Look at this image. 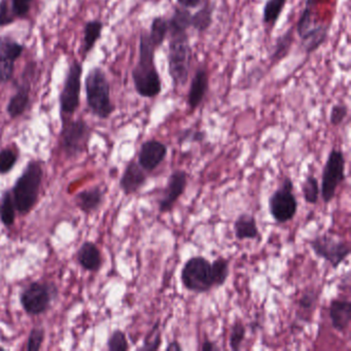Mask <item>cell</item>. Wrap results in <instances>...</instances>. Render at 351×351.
<instances>
[{
    "instance_id": "1",
    "label": "cell",
    "mask_w": 351,
    "mask_h": 351,
    "mask_svg": "<svg viewBox=\"0 0 351 351\" xmlns=\"http://www.w3.org/2000/svg\"><path fill=\"white\" fill-rule=\"evenodd\" d=\"M156 51L148 32L142 31L140 36V58L132 70L134 88L140 97L155 98L162 92V79L155 61Z\"/></svg>"
},
{
    "instance_id": "2",
    "label": "cell",
    "mask_w": 351,
    "mask_h": 351,
    "mask_svg": "<svg viewBox=\"0 0 351 351\" xmlns=\"http://www.w3.org/2000/svg\"><path fill=\"white\" fill-rule=\"evenodd\" d=\"M86 98L89 109L99 119L106 120L114 112L110 97V83L105 71L95 66L88 71L85 79Z\"/></svg>"
},
{
    "instance_id": "3",
    "label": "cell",
    "mask_w": 351,
    "mask_h": 351,
    "mask_svg": "<svg viewBox=\"0 0 351 351\" xmlns=\"http://www.w3.org/2000/svg\"><path fill=\"white\" fill-rule=\"evenodd\" d=\"M168 73L174 87H185L190 77L193 51L187 32L169 34Z\"/></svg>"
},
{
    "instance_id": "4",
    "label": "cell",
    "mask_w": 351,
    "mask_h": 351,
    "mask_svg": "<svg viewBox=\"0 0 351 351\" xmlns=\"http://www.w3.org/2000/svg\"><path fill=\"white\" fill-rule=\"evenodd\" d=\"M44 170L38 161H30L13 187L16 209L21 214L30 211L38 201Z\"/></svg>"
},
{
    "instance_id": "5",
    "label": "cell",
    "mask_w": 351,
    "mask_h": 351,
    "mask_svg": "<svg viewBox=\"0 0 351 351\" xmlns=\"http://www.w3.org/2000/svg\"><path fill=\"white\" fill-rule=\"evenodd\" d=\"M181 279L187 291L196 294L207 293L214 287L211 263L201 256L189 259L181 269Z\"/></svg>"
},
{
    "instance_id": "6",
    "label": "cell",
    "mask_w": 351,
    "mask_h": 351,
    "mask_svg": "<svg viewBox=\"0 0 351 351\" xmlns=\"http://www.w3.org/2000/svg\"><path fill=\"white\" fill-rule=\"evenodd\" d=\"M81 75L83 66L77 60H73L69 65L63 83L62 90L59 95L61 119H68L73 116L81 104Z\"/></svg>"
},
{
    "instance_id": "7",
    "label": "cell",
    "mask_w": 351,
    "mask_h": 351,
    "mask_svg": "<svg viewBox=\"0 0 351 351\" xmlns=\"http://www.w3.org/2000/svg\"><path fill=\"white\" fill-rule=\"evenodd\" d=\"M345 169H346V160H345L344 153L338 148H333L328 154L322 170L320 195L324 203L328 204L334 199L339 185L346 179Z\"/></svg>"
},
{
    "instance_id": "8",
    "label": "cell",
    "mask_w": 351,
    "mask_h": 351,
    "mask_svg": "<svg viewBox=\"0 0 351 351\" xmlns=\"http://www.w3.org/2000/svg\"><path fill=\"white\" fill-rule=\"evenodd\" d=\"M298 211V200L294 194V183L285 177L278 189L269 198V212L275 222L285 224L295 218Z\"/></svg>"
},
{
    "instance_id": "9",
    "label": "cell",
    "mask_w": 351,
    "mask_h": 351,
    "mask_svg": "<svg viewBox=\"0 0 351 351\" xmlns=\"http://www.w3.org/2000/svg\"><path fill=\"white\" fill-rule=\"evenodd\" d=\"M91 138V128L83 119L62 120L60 146L68 158L81 154L87 148Z\"/></svg>"
},
{
    "instance_id": "10",
    "label": "cell",
    "mask_w": 351,
    "mask_h": 351,
    "mask_svg": "<svg viewBox=\"0 0 351 351\" xmlns=\"http://www.w3.org/2000/svg\"><path fill=\"white\" fill-rule=\"evenodd\" d=\"M308 244L316 257L324 259L334 269L338 268L350 255V248L346 242L328 234L316 236Z\"/></svg>"
},
{
    "instance_id": "11",
    "label": "cell",
    "mask_w": 351,
    "mask_h": 351,
    "mask_svg": "<svg viewBox=\"0 0 351 351\" xmlns=\"http://www.w3.org/2000/svg\"><path fill=\"white\" fill-rule=\"evenodd\" d=\"M56 294L57 289L53 285L36 281L24 289L20 300L26 313L40 315L50 308L51 302Z\"/></svg>"
},
{
    "instance_id": "12",
    "label": "cell",
    "mask_w": 351,
    "mask_h": 351,
    "mask_svg": "<svg viewBox=\"0 0 351 351\" xmlns=\"http://www.w3.org/2000/svg\"><path fill=\"white\" fill-rule=\"evenodd\" d=\"M25 46L11 36H0V83H7L13 79L15 63L23 55Z\"/></svg>"
},
{
    "instance_id": "13",
    "label": "cell",
    "mask_w": 351,
    "mask_h": 351,
    "mask_svg": "<svg viewBox=\"0 0 351 351\" xmlns=\"http://www.w3.org/2000/svg\"><path fill=\"white\" fill-rule=\"evenodd\" d=\"M36 71V63L31 62L24 68L21 83L16 86V93L10 98L7 112L12 119H17L27 110L31 93V79Z\"/></svg>"
},
{
    "instance_id": "14",
    "label": "cell",
    "mask_w": 351,
    "mask_h": 351,
    "mask_svg": "<svg viewBox=\"0 0 351 351\" xmlns=\"http://www.w3.org/2000/svg\"><path fill=\"white\" fill-rule=\"evenodd\" d=\"M187 177H189L187 173L181 169H177L169 175L166 187L163 190L158 201L160 213H166L172 210L177 200L183 195L187 189Z\"/></svg>"
},
{
    "instance_id": "15",
    "label": "cell",
    "mask_w": 351,
    "mask_h": 351,
    "mask_svg": "<svg viewBox=\"0 0 351 351\" xmlns=\"http://www.w3.org/2000/svg\"><path fill=\"white\" fill-rule=\"evenodd\" d=\"M168 148L160 140H150L144 142L138 153V164L146 173L156 170L166 159Z\"/></svg>"
},
{
    "instance_id": "16",
    "label": "cell",
    "mask_w": 351,
    "mask_h": 351,
    "mask_svg": "<svg viewBox=\"0 0 351 351\" xmlns=\"http://www.w3.org/2000/svg\"><path fill=\"white\" fill-rule=\"evenodd\" d=\"M148 181V174L138 162L131 161L126 166L120 179V187L125 195L129 196L140 191Z\"/></svg>"
},
{
    "instance_id": "17",
    "label": "cell",
    "mask_w": 351,
    "mask_h": 351,
    "mask_svg": "<svg viewBox=\"0 0 351 351\" xmlns=\"http://www.w3.org/2000/svg\"><path fill=\"white\" fill-rule=\"evenodd\" d=\"M209 86V75L205 66H200L192 79L187 94V105L192 110L196 109L205 98Z\"/></svg>"
},
{
    "instance_id": "18",
    "label": "cell",
    "mask_w": 351,
    "mask_h": 351,
    "mask_svg": "<svg viewBox=\"0 0 351 351\" xmlns=\"http://www.w3.org/2000/svg\"><path fill=\"white\" fill-rule=\"evenodd\" d=\"M333 328L339 333L348 330L351 322V302L349 300H332L328 309Z\"/></svg>"
},
{
    "instance_id": "19",
    "label": "cell",
    "mask_w": 351,
    "mask_h": 351,
    "mask_svg": "<svg viewBox=\"0 0 351 351\" xmlns=\"http://www.w3.org/2000/svg\"><path fill=\"white\" fill-rule=\"evenodd\" d=\"M234 234L238 240H254L260 238V231L254 216L242 213L234 222Z\"/></svg>"
},
{
    "instance_id": "20",
    "label": "cell",
    "mask_w": 351,
    "mask_h": 351,
    "mask_svg": "<svg viewBox=\"0 0 351 351\" xmlns=\"http://www.w3.org/2000/svg\"><path fill=\"white\" fill-rule=\"evenodd\" d=\"M77 260L86 270L98 271L102 265L101 252L93 242H85L77 252Z\"/></svg>"
},
{
    "instance_id": "21",
    "label": "cell",
    "mask_w": 351,
    "mask_h": 351,
    "mask_svg": "<svg viewBox=\"0 0 351 351\" xmlns=\"http://www.w3.org/2000/svg\"><path fill=\"white\" fill-rule=\"evenodd\" d=\"M103 28V22L100 20H91L83 26V48H81V56L83 60L95 48L98 40L101 38Z\"/></svg>"
},
{
    "instance_id": "22",
    "label": "cell",
    "mask_w": 351,
    "mask_h": 351,
    "mask_svg": "<svg viewBox=\"0 0 351 351\" xmlns=\"http://www.w3.org/2000/svg\"><path fill=\"white\" fill-rule=\"evenodd\" d=\"M103 201V192L99 187L79 192L75 198V205L85 212L95 211Z\"/></svg>"
},
{
    "instance_id": "23",
    "label": "cell",
    "mask_w": 351,
    "mask_h": 351,
    "mask_svg": "<svg viewBox=\"0 0 351 351\" xmlns=\"http://www.w3.org/2000/svg\"><path fill=\"white\" fill-rule=\"evenodd\" d=\"M328 30H330V26L328 25H316L313 29L309 30L307 34L301 36L300 40H301L304 50L308 54H311V53L317 51L326 42L328 36Z\"/></svg>"
},
{
    "instance_id": "24",
    "label": "cell",
    "mask_w": 351,
    "mask_h": 351,
    "mask_svg": "<svg viewBox=\"0 0 351 351\" xmlns=\"http://www.w3.org/2000/svg\"><path fill=\"white\" fill-rule=\"evenodd\" d=\"M192 13L183 8H175L172 16L168 21V34L187 32L191 27Z\"/></svg>"
},
{
    "instance_id": "25",
    "label": "cell",
    "mask_w": 351,
    "mask_h": 351,
    "mask_svg": "<svg viewBox=\"0 0 351 351\" xmlns=\"http://www.w3.org/2000/svg\"><path fill=\"white\" fill-rule=\"evenodd\" d=\"M293 42L294 31L293 28H291V29L285 32L283 36L277 38L276 42H275L274 48H273L272 54H271L270 56V60L274 63L279 62V61L283 60L285 57H287V55H289L291 46H293Z\"/></svg>"
},
{
    "instance_id": "26",
    "label": "cell",
    "mask_w": 351,
    "mask_h": 351,
    "mask_svg": "<svg viewBox=\"0 0 351 351\" xmlns=\"http://www.w3.org/2000/svg\"><path fill=\"white\" fill-rule=\"evenodd\" d=\"M168 36V21L164 17H156L153 19L151 23L150 36L151 42L153 46L156 49L160 48L164 44Z\"/></svg>"
},
{
    "instance_id": "27",
    "label": "cell",
    "mask_w": 351,
    "mask_h": 351,
    "mask_svg": "<svg viewBox=\"0 0 351 351\" xmlns=\"http://www.w3.org/2000/svg\"><path fill=\"white\" fill-rule=\"evenodd\" d=\"M213 11V7L209 3H206L203 8L192 15L191 27L198 32H205L209 29L212 24Z\"/></svg>"
},
{
    "instance_id": "28",
    "label": "cell",
    "mask_w": 351,
    "mask_h": 351,
    "mask_svg": "<svg viewBox=\"0 0 351 351\" xmlns=\"http://www.w3.org/2000/svg\"><path fill=\"white\" fill-rule=\"evenodd\" d=\"M287 0H267L263 11V22L271 28L274 27L283 14Z\"/></svg>"
},
{
    "instance_id": "29",
    "label": "cell",
    "mask_w": 351,
    "mask_h": 351,
    "mask_svg": "<svg viewBox=\"0 0 351 351\" xmlns=\"http://www.w3.org/2000/svg\"><path fill=\"white\" fill-rule=\"evenodd\" d=\"M212 281L214 287H222L230 274V261L224 257H218L211 263Z\"/></svg>"
},
{
    "instance_id": "30",
    "label": "cell",
    "mask_w": 351,
    "mask_h": 351,
    "mask_svg": "<svg viewBox=\"0 0 351 351\" xmlns=\"http://www.w3.org/2000/svg\"><path fill=\"white\" fill-rule=\"evenodd\" d=\"M16 220V205L13 194L7 191L0 202V220L7 226H13Z\"/></svg>"
},
{
    "instance_id": "31",
    "label": "cell",
    "mask_w": 351,
    "mask_h": 351,
    "mask_svg": "<svg viewBox=\"0 0 351 351\" xmlns=\"http://www.w3.org/2000/svg\"><path fill=\"white\" fill-rule=\"evenodd\" d=\"M302 194L306 203L315 205L320 195V189L318 187V181L314 175L309 174L306 177L305 181L301 185Z\"/></svg>"
},
{
    "instance_id": "32",
    "label": "cell",
    "mask_w": 351,
    "mask_h": 351,
    "mask_svg": "<svg viewBox=\"0 0 351 351\" xmlns=\"http://www.w3.org/2000/svg\"><path fill=\"white\" fill-rule=\"evenodd\" d=\"M246 328L242 322L237 320L234 322L231 330L230 338H229V343H230V348L234 351H239L242 349V342L246 339Z\"/></svg>"
},
{
    "instance_id": "33",
    "label": "cell",
    "mask_w": 351,
    "mask_h": 351,
    "mask_svg": "<svg viewBox=\"0 0 351 351\" xmlns=\"http://www.w3.org/2000/svg\"><path fill=\"white\" fill-rule=\"evenodd\" d=\"M107 347L110 351H127L130 347L125 333L121 330H114L108 339Z\"/></svg>"
},
{
    "instance_id": "34",
    "label": "cell",
    "mask_w": 351,
    "mask_h": 351,
    "mask_svg": "<svg viewBox=\"0 0 351 351\" xmlns=\"http://www.w3.org/2000/svg\"><path fill=\"white\" fill-rule=\"evenodd\" d=\"M18 155L12 148L0 151V174L9 173L17 163Z\"/></svg>"
},
{
    "instance_id": "35",
    "label": "cell",
    "mask_w": 351,
    "mask_h": 351,
    "mask_svg": "<svg viewBox=\"0 0 351 351\" xmlns=\"http://www.w3.org/2000/svg\"><path fill=\"white\" fill-rule=\"evenodd\" d=\"M318 298H320V294L314 289H309V291L302 294L299 300L300 310L302 312H306V313L313 311L316 304H317Z\"/></svg>"
},
{
    "instance_id": "36",
    "label": "cell",
    "mask_w": 351,
    "mask_h": 351,
    "mask_svg": "<svg viewBox=\"0 0 351 351\" xmlns=\"http://www.w3.org/2000/svg\"><path fill=\"white\" fill-rule=\"evenodd\" d=\"M17 21L12 11L10 0H0V28L7 27Z\"/></svg>"
},
{
    "instance_id": "37",
    "label": "cell",
    "mask_w": 351,
    "mask_h": 351,
    "mask_svg": "<svg viewBox=\"0 0 351 351\" xmlns=\"http://www.w3.org/2000/svg\"><path fill=\"white\" fill-rule=\"evenodd\" d=\"M34 0H10L12 11L17 20L26 19L29 15Z\"/></svg>"
},
{
    "instance_id": "38",
    "label": "cell",
    "mask_w": 351,
    "mask_h": 351,
    "mask_svg": "<svg viewBox=\"0 0 351 351\" xmlns=\"http://www.w3.org/2000/svg\"><path fill=\"white\" fill-rule=\"evenodd\" d=\"M348 116V107L344 103L333 105L330 112V123L333 126H340Z\"/></svg>"
},
{
    "instance_id": "39",
    "label": "cell",
    "mask_w": 351,
    "mask_h": 351,
    "mask_svg": "<svg viewBox=\"0 0 351 351\" xmlns=\"http://www.w3.org/2000/svg\"><path fill=\"white\" fill-rule=\"evenodd\" d=\"M205 132L193 129H185L179 132L177 142L179 144H185V142H202L205 140Z\"/></svg>"
},
{
    "instance_id": "40",
    "label": "cell",
    "mask_w": 351,
    "mask_h": 351,
    "mask_svg": "<svg viewBox=\"0 0 351 351\" xmlns=\"http://www.w3.org/2000/svg\"><path fill=\"white\" fill-rule=\"evenodd\" d=\"M44 340V330L42 328H32L30 333L29 338L27 341L28 351H38L42 347V342Z\"/></svg>"
},
{
    "instance_id": "41",
    "label": "cell",
    "mask_w": 351,
    "mask_h": 351,
    "mask_svg": "<svg viewBox=\"0 0 351 351\" xmlns=\"http://www.w3.org/2000/svg\"><path fill=\"white\" fill-rule=\"evenodd\" d=\"M161 343H162V337H161L160 333H157L152 341H144V345L140 347V350H158L160 348Z\"/></svg>"
},
{
    "instance_id": "42",
    "label": "cell",
    "mask_w": 351,
    "mask_h": 351,
    "mask_svg": "<svg viewBox=\"0 0 351 351\" xmlns=\"http://www.w3.org/2000/svg\"><path fill=\"white\" fill-rule=\"evenodd\" d=\"M177 3L183 9H197L202 3V0H177Z\"/></svg>"
},
{
    "instance_id": "43",
    "label": "cell",
    "mask_w": 351,
    "mask_h": 351,
    "mask_svg": "<svg viewBox=\"0 0 351 351\" xmlns=\"http://www.w3.org/2000/svg\"><path fill=\"white\" fill-rule=\"evenodd\" d=\"M220 347L216 345V342L213 341L208 340V339H205V340L202 342L201 345V350L202 351H214V350H220Z\"/></svg>"
},
{
    "instance_id": "44",
    "label": "cell",
    "mask_w": 351,
    "mask_h": 351,
    "mask_svg": "<svg viewBox=\"0 0 351 351\" xmlns=\"http://www.w3.org/2000/svg\"><path fill=\"white\" fill-rule=\"evenodd\" d=\"M183 350V347L181 346L179 342L177 341H172V342L169 343L166 347V351H181Z\"/></svg>"
},
{
    "instance_id": "45",
    "label": "cell",
    "mask_w": 351,
    "mask_h": 351,
    "mask_svg": "<svg viewBox=\"0 0 351 351\" xmlns=\"http://www.w3.org/2000/svg\"><path fill=\"white\" fill-rule=\"evenodd\" d=\"M0 350H3V347L0 346Z\"/></svg>"
}]
</instances>
